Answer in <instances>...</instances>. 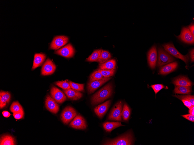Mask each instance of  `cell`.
<instances>
[{
	"label": "cell",
	"mask_w": 194,
	"mask_h": 145,
	"mask_svg": "<svg viewBox=\"0 0 194 145\" xmlns=\"http://www.w3.org/2000/svg\"><path fill=\"white\" fill-rule=\"evenodd\" d=\"M158 51L157 67H161L174 60V58L163 48L161 47H159Z\"/></svg>",
	"instance_id": "3"
},
{
	"label": "cell",
	"mask_w": 194,
	"mask_h": 145,
	"mask_svg": "<svg viewBox=\"0 0 194 145\" xmlns=\"http://www.w3.org/2000/svg\"><path fill=\"white\" fill-rule=\"evenodd\" d=\"M189 30L193 34L194 36V24L193 23H192L188 27Z\"/></svg>",
	"instance_id": "39"
},
{
	"label": "cell",
	"mask_w": 194,
	"mask_h": 145,
	"mask_svg": "<svg viewBox=\"0 0 194 145\" xmlns=\"http://www.w3.org/2000/svg\"><path fill=\"white\" fill-rule=\"evenodd\" d=\"M172 83L175 86H191L193 85L187 77L181 76L174 79Z\"/></svg>",
	"instance_id": "17"
},
{
	"label": "cell",
	"mask_w": 194,
	"mask_h": 145,
	"mask_svg": "<svg viewBox=\"0 0 194 145\" xmlns=\"http://www.w3.org/2000/svg\"><path fill=\"white\" fill-rule=\"evenodd\" d=\"M11 95L8 91H1L0 93V108L4 107L10 101Z\"/></svg>",
	"instance_id": "20"
},
{
	"label": "cell",
	"mask_w": 194,
	"mask_h": 145,
	"mask_svg": "<svg viewBox=\"0 0 194 145\" xmlns=\"http://www.w3.org/2000/svg\"><path fill=\"white\" fill-rule=\"evenodd\" d=\"M100 72L103 77H109L113 76L115 72V69H97Z\"/></svg>",
	"instance_id": "31"
},
{
	"label": "cell",
	"mask_w": 194,
	"mask_h": 145,
	"mask_svg": "<svg viewBox=\"0 0 194 145\" xmlns=\"http://www.w3.org/2000/svg\"><path fill=\"white\" fill-rule=\"evenodd\" d=\"M55 85L61 87L64 90L71 88L69 82L66 80L58 81L55 83Z\"/></svg>",
	"instance_id": "34"
},
{
	"label": "cell",
	"mask_w": 194,
	"mask_h": 145,
	"mask_svg": "<svg viewBox=\"0 0 194 145\" xmlns=\"http://www.w3.org/2000/svg\"><path fill=\"white\" fill-rule=\"evenodd\" d=\"M2 113L3 116L6 118H8L10 115V113L9 112L6 111H3Z\"/></svg>",
	"instance_id": "41"
},
{
	"label": "cell",
	"mask_w": 194,
	"mask_h": 145,
	"mask_svg": "<svg viewBox=\"0 0 194 145\" xmlns=\"http://www.w3.org/2000/svg\"><path fill=\"white\" fill-rule=\"evenodd\" d=\"M23 109L22 107L18 101H14L11 104L10 110L14 113Z\"/></svg>",
	"instance_id": "32"
},
{
	"label": "cell",
	"mask_w": 194,
	"mask_h": 145,
	"mask_svg": "<svg viewBox=\"0 0 194 145\" xmlns=\"http://www.w3.org/2000/svg\"><path fill=\"white\" fill-rule=\"evenodd\" d=\"M111 57V54L109 52L107 51L102 50L97 62L100 64L103 63L108 60Z\"/></svg>",
	"instance_id": "26"
},
{
	"label": "cell",
	"mask_w": 194,
	"mask_h": 145,
	"mask_svg": "<svg viewBox=\"0 0 194 145\" xmlns=\"http://www.w3.org/2000/svg\"><path fill=\"white\" fill-rule=\"evenodd\" d=\"M152 88L156 95L160 90L165 87L164 85L161 84H157L151 85Z\"/></svg>",
	"instance_id": "35"
},
{
	"label": "cell",
	"mask_w": 194,
	"mask_h": 145,
	"mask_svg": "<svg viewBox=\"0 0 194 145\" xmlns=\"http://www.w3.org/2000/svg\"><path fill=\"white\" fill-rule=\"evenodd\" d=\"M111 100L107 101L104 103L98 105L94 109L96 114L101 118L107 112L110 105Z\"/></svg>",
	"instance_id": "16"
},
{
	"label": "cell",
	"mask_w": 194,
	"mask_h": 145,
	"mask_svg": "<svg viewBox=\"0 0 194 145\" xmlns=\"http://www.w3.org/2000/svg\"><path fill=\"white\" fill-rule=\"evenodd\" d=\"M63 91L67 97L72 100H78L82 96V94L81 93L72 89L64 90Z\"/></svg>",
	"instance_id": "18"
},
{
	"label": "cell",
	"mask_w": 194,
	"mask_h": 145,
	"mask_svg": "<svg viewBox=\"0 0 194 145\" xmlns=\"http://www.w3.org/2000/svg\"><path fill=\"white\" fill-rule=\"evenodd\" d=\"M77 112L72 107L68 106L64 109L61 115V118L65 124H67L76 115Z\"/></svg>",
	"instance_id": "5"
},
{
	"label": "cell",
	"mask_w": 194,
	"mask_h": 145,
	"mask_svg": "<svg viewBox=\"0 0 194 145\" xmlns=\"http://www.w3.org/2000/svg\"><path fill=\"white\" fill-rule=\"evenodd\" d=\"M111 78V77H103L102 78L98 80L89 81L87 85L88 93L91 94L94 92L96 89Z\"/></svg>",
	"instance_id": "9"
},
{
	"label": "cell",
	"mask_w": 194,
	"mask_h": 145,
	"mask_svg": "<svg viewBox=\"0 0 194 145\" xmlns=\"http://www.w3.org/2000/svg\"><path fill=\"white\" fill-rule=\"evenodd\" d=\"M103 77L101 73L97 70L94 71L89 77V81H93L99 80Z\"/></svg>",
	"instance_id": "30"
},
{
	"label": "cell",
	"mask_w": 194,
	"mask_h": 145,
	"mask_svg": "<svg viewBox=\"0 0 194 145\" xmlns=\"http://www.w3.org/2000/svg\"><path fill=\"white\" fill-rule=\"evenodd\" d=\"M68 82L69 83L72 89L79 91H84V84L76 83L69 80H68Z\"/></svg>",
	"instance_id": "29"
},
{
	"label": "cell",
	"mask_w": 194,
	"mask_h": 145,
	"mask_svg": "<svg viewBox=\"0 0 194 145\" xmlns=\"http://www.w3.org/2000/svg\"><path fill=\"white\" fill-rule=\"evenodd\" d=\"M46 57V55L44 54L37 53L35 54L34 56L32 69H34L37 67L40 66L44 61Z\"/></svg>",
	"instance_id": "21"
},
{
	"label": "cell",
	"mask_w": 194,
	"mask_h": 145,
	"mask_svg": "<svg viewBox=\"0 0 194 145\" xmlns=\"http://www.w3.org/2000/svg\"><path fill=\"white\" fill-rule=\"evenodd\" d=\"M189 113L190 114L194 115V107L193 106L191 108L189 109Z\"/></svg>",
	"instance_id": "42"
},
{
	"label": "cell",
	"mask_w": 194,
	"mask_h": 145,
	"mask_svg": "<svg viewBox=\"0 0 194 145\" xmlns=\"http://www.w3.org/2000/svg\"><path fill=\"white\" fill-rule=\"evenodd\" d=\"M190 56L191 62L194 61V48L192 49L190 52Z\"/></svg>",
	"instance_id": "40"
},
{
	"label": "cell",
	"mask_w": 194,
	"mask_h": 145,
	"mask_svg": "<svg viewBox=\"0 0 194 145\" xmlns=\"http://www.w3.org/2000/svg\"><path fill=\"white\" fill-rule=\"evenodd\" d=\"M157 60L156 47L154 45L150 49L148 53V64L152 69L155 68Z\"/></svg>",
	"instance_id": "15"
},
{
	"label": "cell",
	"mask_w": 194,
	"mask_h": 145,
	"mask_svg": "<svg viewBox=\"0 0 194 145\" xmlns=\"http://www.w3.org/2000/svg\"><path fill=\"white\" fill-rule=\"evenodd\" d=\"M50 93L52 97L58 103H62L67 99V97L64 93L59 89L54 86L51 88Z\"/></svg>",
	"instance_id": "12"
},
{
	"label": "cell",
	"mask_w": 194,
	"mask_h": 145,
	"mask_svg": "<svg viewBox=\"0 0 194 145\" xmlns=\"http://www.w3.org/2000/svg\"><path fill=\"white\" fill-rule=\"evenodd\" d=\"M45 105L48 110L54 114L57 113L59 110L58 104L52 97L49 95L46 97Z\"/></svg>",
	"instance_id": "13"
},
{
	"label": "cell",
	"mask_w": 194,
	"mask_h": 145,
	"mask_svg": "<svg viewBox=\"0 0 194 145\" xmlns=\"http://www.w3.org/2000/svg\"><path fill=\"white\" fill-rule=\"evenodd\" d=\"M24 113L23 109L13 113L14 117L15 119L17 120H19L22 118L24 117Z\"/></svg>",
	"instance_id": "36"
},
{
	"label": "cell",
	"mask_w": 194,
	"mask_h": 145,
	"mask_svg": "<svg viewBox=\"0 0 194 145\" xmlns=\"http://www.w3.org/2000/svg\"><path fill=\"white\" fill-rule=\"evenodd\" d=\"M173 91L175 93L182 94H189L192 91L191 87L175 86Z\"/></svg>",
	"instance_id": "24"
},
{
	"label": "cell",
	"mask_w": 194,
	"mask_h": 145,
	"mask_svg": "<svg viewBox=\"0 0 194 145\" xmlns=\"http://www.w3.org/2000/svg\"><path fill=\"white\" fill-rule=\"evenodd\" d=\"M179 39L188 44H193L194 43V36L192 34L187 27H184L182 29L181 33L177 36Z\"/></svg>",
	"instance_id": "7"
},
{
	"label": "cell",
	"mask_w": 194,
	"mask_h": 145,
	"mask_svg": "<svg viewBox=\"0 0 194 145\" xmlns=\"http://www.w3.org/2000/svg\"><path fill=\"white\" fill-rule=\"evenodd\" d=\"M181 100L182 101L184 105L188 108H190L193 106L190 102L188 100L185 99H182Z\"/></svg>",
	"instance_id": "38"
},
{
	"label": "cell",
	"mask_w": 194,
	"mask_h": 145,
	"mask_svg": "<svg viewBox=\"0 0 194 145\" xmlns=\"http://www.w3.org/2000/svg\"><path fill=\"white\" fill-rule=\"evenodd\" d=\"M131 113V110L126 104L124 103L122 109V117L124 121H127L129 119Z\"/></svg>",
	"instance_id": "27"
},
{
	"label": "cell",
	"mask_w": 194,
	"mask_h": 145,
	"mask_svg": "<svg viewBox=\"0 0 194 145\" xmlns=\"http://www.w3.org/2000/svg\"><path fill=\"white\" fill-rule=\"evenodd\" d=\"M174 96L177 97L180 100L185 99L188 100L190 102L192 106H194V96L193 95H175Z\"/></svg>",
	"instance_id": "33"
},
{
	"label": "cell",
	"mask_w": 194,
	"mask_h": 145,
	"mask_svg": "<svg viewBox=\"0 0 194 145\" xmlns=\"http://www.w3.org/2000/svg\"><path fill=\"white\" fill-rule=\"evenodd\" d=\"M133 141L132 133L129 132L115 139L108 140L103 145H132Z\"/></svg>",
	"instance_id": "2"
},
{
	"label": "cell",
	"mask_w": 194,
	"mask_h": 145,
	"mask_svg": "<svg viewBox=\"0 0 194 145\" xmlns=\"http://www.w3.org/2000/svg\"><path fill=\"white\" fill-rule=\"evenodd\" d=\"M112 92V85L108 83L93 96L91 98L92 104L96 105L103 102L111 96Z\"/></svg>",
	"instance_id": "1"
},
{
	"label": "cell",
	"mask_w": 194,
	"mask_h": 145,
	"mask_svg": "<svg viewBox=\"0 0 194 145\" xmlns=\"http://www.w3.org/2000/svg\"><path fill=\"white\" fill-rule=\"evenodd\" d=\"M122 106L123 104L121 101L118 102L115 104L109 114L108 119L109 120L121 121Z\"/></svg>",
	"instance_id": "6"
},
{
	"label": "cell",
	"mask_w": 194,
	"mask_h": 145,
	"mask_svg": "<svg viewBox=\"0 0 194 145\" xmlns=\"http://www.w3.org/2000/svg\"><path fill=\"white\" fill-rule=\"evenodd\" d=\"M56 66L52 61L48 58L43 65L41 71V74L44 76L51 75L55 71Z\"/></svg>",
	"instance_id": "11"
},
{
	"label": "cell",
	"mask_w": 194,
	"mask_h": 145,
	"mask_svg": "<svg viewBox=\"0 0 194 145\" xmlns=\"http://www.w3.org/2000/svg\"><path fill=\"white\" fill-rule=\"evenodd\" d=\"M67 37L64 36H57L55 37L50 44L51 49L57 50L66 45L68 42Z\"/></svg>",
	"instance_id": "8"
},
{
	"label": "cell",
	"mask_w": 194,
	"mask_h": 145,
	"mask_svg": "<svg viewBox=\"0 0 194 145\" xmlns=\"http://www.w3.org/2000/svg\"><path fill=\"white\" fill-rule=\"evenodd\" d=\"M183 118L191 122H194V115L191 114H185L181 115Z\"/></svg>",
	"instance_id": "37"
},
{
	"label": "cell",
	"mask_w": 194,
	"mask_h": 145,
	"mask_svg": "<svg viewBox=\"0 0 194 145\" xmlns=\"http://www.w3.org/2000/svg\"><path fill=\"white\" fill-rule=\"evenodd\" d=\"M75 52L74 49L72 45L69 43L55 51L54 53L64 57L69 58L73 56Z\"/></svg>",
	"instance_id": "10"
},
{
	"label": "cell",
	"mask_w": 194,
	"mask_h": 145,
	"mask_svg": "<svg viewBox=\"0 0 194 145\" xmlns=\"http://www.w3.org/2000/svg\"><path fill=\"white\" fill-rule=\"evenodd\" d=\"M116 61L114 59L108 60L99 65L98 69H115Z\"/></svg>",
	"instance_id": "22"
},
{
	"label": "cell",
	"mask_w": 194,
	"mask_h": 145,
	"mask_svg": "<svg viewBox=\"0 0 194 145\" xmlns=\"http://www.w3.org/2000/svg\"><path fill=\"white\" fill-rule=\"evenodd\" d=\"M102 49H98L94 50L92 54L86 59V60L89 62H95L98 59Z\"/></svg>",
	"instance_id": "28"
},
{
	"label": "cell",
	"mask_w": 194,
	"mask_h": 145,
	"mask_svg": "<svg viewBox=\"0 0 194 145\" xmlns=\"http://www.w3.org/2000/svg\"><path fill=\"white\" fill-rule=\"evenodd\" d=\"M15 144L14 138L10 135H3L0 138V145H15Z\"/></svg>",
	"instance_id": "23"
},
{
	"label": "cell",
	"mask_w": 194,
	"mask_h": 145,
	"mask_svg": "<svg viewBox=\"0 0 194 145\" xmlns=\"http://www.w3.org/2000/svg\"><path fill=\"white\" fill-rule=\"evenodd\" d=\"M162 46L169 54L182 60L186 64L187 63L189 60L188 55H184L182 54L176 49L173 43H169L164 44Z\"/></svg>",
	"instance_id": "4"
},
{
	"label": "cell",
	"mask_w": 194,
	"mask_h": 145,
	"mask_svg": "<svg viewBox=\"0 0 194 145\" xmlns=\"http://www.w3.org/2000/svg\"><path fill=\"white\" fill-rule=\"evenodd\" d=\"M69 126L76 129H84L87 125L84 118L80 115L78 114L71 122Z\"/></svg>",
	"instance_id": "14"
},
{
	"label": "cell",
	"mask_w": 194,
	"mask_h": 145,
	"mask_svg": "<svg viewBox=\"0 0 194 145\" xmlns=\"http://www.w3.org/2000/svg\"><path fill=\"white\" fill-rule=\"evenodd\" d=\"M177 63L174 62L169 63L161 67L159 73L162 75L168 74L174 71L178 66Z\"/></svg>",
	"instance_id": "19"
},
{
	"label": "cell",
	"mask_w": 194,
	"mask_h": 145,
	"mask_svg": "<svg viewBox=\"0 0 194 145\" xmlns=\"http://www.w3.org/2000/svg\"><path fill=\"white\" fill-rule=\"evenodd\" d=\"M104 129L107 131L110 132L114 129L120 126H124L119 122H106L103 124Z\"/></svg>",
	"instance_id": "25"
}]
</instances>
